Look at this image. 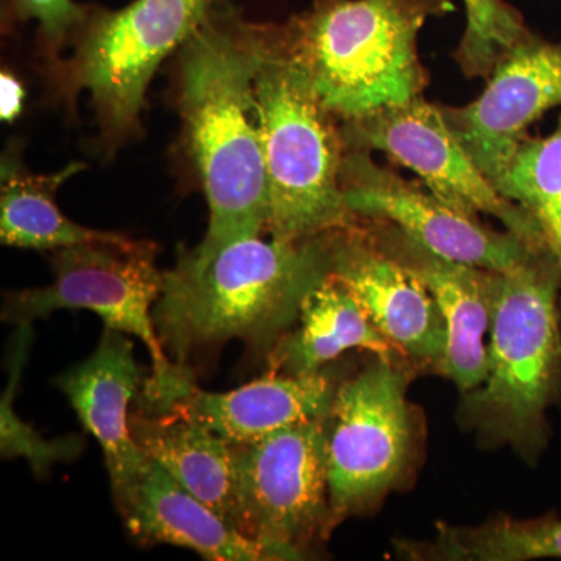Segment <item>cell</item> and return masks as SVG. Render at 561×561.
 Segmentation results:
<instances>
[{"mask_svg": "<svg viewBox=\"0 0 561 561\" xmlns=\"http://www.w3.org/2000/svg\"><path fill=\"white\" fill-rule=\"evenodd\" d=\"M268 24L216 0L179 50L176 105L184 142L209 208L198 247L216 250L267 231L268 184L257 119L256 73Z\"/></svg>", "mask_w": 561, "mask_h": 561, "instance_id": "1", "label": "cell"}, {"mask_svg": "<svg viewBox=\"0 0 561 561\" xmlns=\"http://www.w3.org/2000/svg\"><path fill=\"white\" fill-rule=\"evenodd\" d=\"M331 234L302 242L242 238L216 250L180 249L153 308L169 359L239 339L268 350L300 319L309 291L331 275Z\"/></svg>", "mask_w": 561, "mask_h": 561, "instance_id": "2", "label": "cell"}, {"mask_svg": "<svg viewBox=\"0 0 561 561\" xmlns=\"http://www.w3.org/2000/svg\"><path fill=\"white\" fill-rule=\"evenodd\" d=\"M454 10L451 0H313L280 25L321 102L345 122L423 94L421 28Z\"/></svg>", "mask_w": 561, "mask_h": 561, "instance_id": "3", "label": "cell"}, {"mask_svg": "<svg viewBox=\"0 0 561 561\" xmlns=\"http://www.w3.org/2000/svg\"><path fill=\"white\" fill-rule=\"evenodd\" d=\"M254 88L272 238L302 242L356 225L341 186V124L287 49L283 25L268 24Z\"/></svg>", "mask_w": 561, "mask_h": 561, "instance_id": "4", "label": "cell"}, {"mask_svg": "<svg viewBox=\"0 0 561 561\" xmlns=\"http://www.w3.org/2000/svg\"><path fill=\"white\" fill-rule=\"evenodd\" d=\"M560 295L548 250L496 273L489 376L467 401L483 430L531 454L548 440L546 413L561 398Z\"/></svg>", "mask_w": 561, "mask_h": 561, "instance_id": "5", "label": "cell"}, {"mask_svg": "<svg viewBox=\"0 0 561 561\" xmlns=\"http://www.w3.org/2000/svg\"><path fill=\"white\" fill-rule=\"evenodd\" d=\"M216 0H131L122 9L91 5L70 43L72 54L47 68L68 106L88 92L103 147L121 149L142 131L147 91L162 62L197 32Z\"/></svg>", "mask_w": 561, "mask_h": 561, "instance_id": "6", "label": "cell"}, {"mask_svg": "<svg viewBox=\"0 0 561 561\" xmlns=\"http://www.w3.org/2000/svg\"><path fill=\"white\" fill-rule=\"evenodd\" d=\"M54 280L5 297L2 319L32 323L61 309H87L108 330L146 343L151 375L144 381L142 411L165 413L194 387L190 368L173 364L162 348L153 321L164 283L158 247L149 241L95 242L50 251Z\"/></svg>", "mask_w": 561, "mask_h": 561, "instance_id": "7", "label": "cell"}, {"mask_svg": "<svg viewBox=\"0 0 561 561\" xmlns=\"http://www.w3.org/2000/svg\"><path fill=\"white\" fill-rule=\"evenodd\" d=\"M234 449L236 530L286 560L302 559V546L331 530L324 419L291 424Z\"/></svg>", "mask_w": 561, "mask_h": 561, "instance_id": "8", "label": "cell"}, {"mask_svg": "<svg viewBox=\"0 0 561 561\" xmlns=\"http://www.w3.org/2000/svg\"><path fill=\"white\" fill-rule=\"evenodd\" d=\"M331 529L400 481L411 454L405 379L378 359L335 389L324 419Z\"/></svg>", "mask_w": 561, "mask_h": 561, "instance_id": "9", "label": "cell"}, {"mask_svg": "<svg viewBox=\"0 0 561 561\" xmlns=\"http://www.w3.org/2000/svg\"><path fill=\"white\" fill-rule=\"evenodd\" d=\"M346 150L382 151L411 169L424 186L457 209L494 217L505 230L538 249H546L534 219L491 183L446 124L440 105L412 101L386 106L341 122ZM548 250V249H546Z\"/></svg>", "mask_w": 561, "mask_h": 561, "instance_id": "10", "label": "cell"}, {"mask_svg": "<svg viewBox=\"0 0 561 561\" xmlns=\"http://www.w3.org/2000/svg\"><path fill=\"white\" fill-rule=\"evenodd\" d=\"M341 186L346 206L357 219L393 225L445 260L507 272L535 251L546 250L530 245L511 231L490 230L479 217L382 168L367 151L346 150Z\"/></svg>", "mask_w": 561, "mask_h": 561, "instance_id": "11", "label": "cell"}, {"mask_svg": "<svg viewBox=\"0 0 561 561\" xmlns=\"http://www.w3.org/2000/svg\"><path fill=\"white\" fill-rule=\"evenodd\" d=\"M557 106H561V43L531 33L497 62L476 101L440 105V110L472 161L493 183L529 138L527 128Z\"/></svg>", "mask_w": 561, "mask_h": 561, "instance_id": "12", "label": "cell"}, {"mask_svg": "<svg viewBox=\"0 0 561 561\" xmlns=\"http://www.w3.org/2000/svg\"><path fill=\"white\" fill-rule=\"evenodd\" d=\"M331 275L360 302L400 353L438 365L446 348L440 309L423 280L353 225L331 234Z\"/></svg>", "mask_w": 561, "mask_h": 561, "instance_id": "13", "label": "cell"}, {"mask_svg": "<svg viewBox=\"0 0 561 561\" xmlns=\"http://www.w3.org/2000/svg\"><path fill=\"white\" fill-rule=\"evenodd\" d=\"M370 234L394 260L415 273L440 309L446 348L437 367L463 393L479 389L489 376V343L496 273L437 256L386 221Z\"/></svg>", "mask_w": 561, "mask_h": 561, "instance_id": "14", "label": "cell"}, {"mask_svg": "<svg viewBox=\"0 0 561 561\" xmlns=\"http://www.w3.org/2000/svg\"><path fill=\"white\" fill-rule=\"evenodd\" d=\"M84 430L94 435L105 456L117 507L127 500L150 459L131 434V400L142 376L135 345L124 332L106 328L101 343L87 360L57 378Z\"/></svg>", "mask_w": 561, "mask_h": 561, "instance_id": "15", "label": "cell"}, {"mask_svg": "<svg viewBox=\"0 0 561 561\" xmlns=\"http://www.w3.org/2000/svg\"><path fill=\"white\" fill-rule=\"evenodd\" d=\"M119 511L142 542L180 546L210 561L286 560L236 530L151 459Z\"/></svg>", "mask_w": 561, "mask_h": 561, "instance_id": "16", "label": "cell"}, {"mask_svg": "<svg viewBox=\"0 0 561 561\" xmlns=\"http://www.w3.org/2000/svg\"><path fill=\"white\" fill-rule=\"evenodd\" d=\"M335 389L321 371L308 376L273 371L227 393L194 386L169 412L198 421L232 446H243L291 424L327 419Z\"/></svg>", "mask_w": 561, "mask_h": 561, "instance_id": "17", "label": "cell"}, {"mask_svg": "<svg viewBox=\"0 0 561 561\" xmlns=\"http://www.w3.org/2000/svg\"><path fill=\"white\" fill-rule=\"evenodd\" d=\"M130 426L149 459L236 529L238 478L236 449L230 442L176 412L139 409L133 413Z\"/></svg>", "mask_w": 561, "mask_h": 561, "instance_id": "18", "label": "cell"}, {"mask_svg": "<svg viewBox=\"0 0 561 561\" xmlns=\"http://www.w3.org/2000/svg\"><path fill=\"white\" fill-rule=\"evenodd\" d=\"M295 332L272 350L273 371L290 376L319 373L345 351L359 348L391 362L393 346L375 327L360 302L334 276L321 280L301 306Z\"/></svg>", "mask_w": 561, "mask_h": 561, "instance_id": "19", "label": "cell"}, {"mask_svg": "<svg viewBox=\"0 0 561 561\" xmlns=\"http://www.w3.org/2000/svg\"><path fill=\"white\" fill-rule=\"evenodd\" d=\"M69 162L61 171L35 173L22 164L18 151H5L0 175V239L14 249L54 251L95 242H127L121 232L92 230L61 213L57 192L83 171Z\"/></svg>", "mask_w": 561, "mask_h": 561, "instance_id": "20", "label": "cell"}, {"mask_svg": "<svg viewBox=\"0 0 561 561\" xmlns=\"http://www.w3.org/2000/svg\"><path fill=\"white\" fill-rule=\"evenodd\" d=\"M493 184L537 224L561 279V116L551 135L524 140Z\"/></svg>", "mask_w": 561, "mask_h": 561, "instance_id": "21", "label": "cell"}, {"mask_svg": "<svg viewBox=\"0 0 561 561\" xmlns=\"http://www.w3.org/2000/svg\"><path fill=\"white\" fill-rule=\"evenodd\" d=\"M430 559L467 561L561 560V519H496L479 529L440 530Z\"/></svg>", "mask_w": 561, "mask_h": 561, "instance_id": "22", "label": "cell"}, {"mask_svg": "<svg viewBox=\"0 0 561 561\" xmlns=\"http://www.w3.org/2000/svg\"><path fill=\"white\" fill-rule=\"evenodd\" d=\"M32 323L20 324L14 337L9 364V383L0 400V453L7 459L22 457L31 463L38 478H46L51 465L77 459L83 449L79 437H65L46 440L32 424L25 423L14 412V397L20 386L22 370L28 356L32 342Z\"/></svg>", "mask_w": 561, "mask_h": 561, "instance_id": "23", "label": "cell"}, {"mask_svg": "<svg viewBox=\"0 0 561 561\" xmlns=\"http://www.w3.org/2000/svg\"><path fill=\"white\" fill-rule=\"evenodd\" d=\"M467 27L454 58L467 79H486L497 62L531 32L505 0H463Z\"/></svg>", "mask_w": 561, "mask_h": 561, "instance_id": "24", "label": "cell"}, {"mask_svg": "<svg viewBox=\"0 0 561 561\" xmlns=\"http://www.w3.org/2000/svg\"><path fill=\"white\" fill-rule=\"evenodd\" d=\"M90 7L76 0H3V21L9 25L35 22L41 55L50 68L61 60V51L72 43Z\"/></svg>", "mask_w": 561, "mask_h": 561, "instance_id": "25", "label": "cell"}, {"mask_svg": "<svg viewBox=\"0 0 561 561\" xmlns=\"http://www.w3.org/2000/svg\"><path fill=\"white\" fill-rule=\"evenodd\" d=\"M25 88L10 70L3 69L0 76V116L7 124H13L24 108Z\"/></svg>", "mask_w": 561, "mask_h": 561, "instance_id": "26", "label": "cell"}]
</instances>
